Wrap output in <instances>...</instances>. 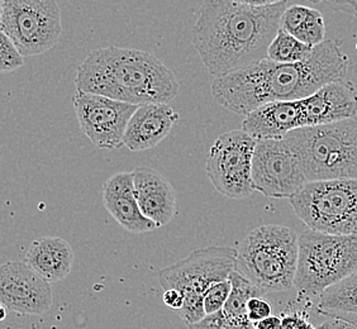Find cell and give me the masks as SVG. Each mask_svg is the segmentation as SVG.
Returning a JSON list of instances; mask_svg holds the SVG:
<instances>
[{
    "label": "cell",
    "instance_id": "obj_1",
    "mask_svg": "<svg viewBox=\"0 0 357 329\" xmlns=\"http://www.w3.org/2000/svg\"><path fill=\"white\" fill-rule=\"evenodd\" d=\"M347 71L349 57L336 41L326 40L304 61L284 63L266 57L215 77L211 90L220 107L248 116L270 102L303 99L328 82L344 80Z\"/></svg>",
    "mask_w": 357,
    "mask_h": 329
},
{
    "label": "cell",
    "instance_id": "obj_2",
    "mask_svg": "<svg viewBox=\"0 0 357 329\" xmlns=\"http://www.w3.org/2000/svg\"><path fill=\"white\" fill-rule=\"evenodd\" d=\"M288 0L252 7L237 0H206L192 28V43L211 75H226L268 57Z\"/></svg>",
    "mask_w": 357,
    "mask_h": 329
},
{
    "label": "cell",
    "instance_id": "obj_3",
    "mask_svg": "<svg viewBox=\"0 0 357 329\" xmlns=\"http://www.w3.org/2000/svg\"><path fill=\"white\" fill-rule=\"evenodd\" d=\"M76 89L127 103H170L180 93L175 74L156 56L135 48H98L76 70Z\"/></svg>",
    "mask_w": 357,
    "mask_h": 329
},
{
    "label": "cell",
    "instance_id": "obj_4",
    "mask_svg": "<svg viewBox=\"0 0 357 329\" xmlns=\"http://www.w3.org/2000/svg\"><path fill=\"white\" fill-rule=\"evenodd\" d=\"M299 237L289 227H257L237 247L236 270L264 293L294 288Z\"/></svg>",
    "mask_w": 357,
    "mask_h": 329
},
{
    "label": "cell",
    "instance_id": "obj_5",
    "mask_svg": "<svg viewBox=\"0 0 357 329\" xmlns=\"http://www.w3.org/2000/svg\"><path fill=\"white\" fill-rule=\"evenodd\" d=\"M284 137L301 158L308 181L357 178V116L301 127Z\"/></svg>",
    "mask_w": 357,
    "mask_h": 329
},
{
    "label": "cell",
    "instance_id": "obj_6",
    "mask_svg": "<svg viewBox=\"0 0 357 329\" xmlns=\"http://www.w3.org/2000/svg\"><path fill=\"white\" fill-rule=\"evenodd\" d=\"M237 248L209 246L192 251L178 262L158 271L164 289H178L184 294V305L178 312L188 327L206 316L204 295L214 282L229 277L236 270Z\"/></svg>",
    "mask_w": 357,
    "mask_h": 329
},
{
    "label": "cell",
    "instance_id": "obj_7",
    "mask_svg": "<svg viewBox=\"0 0 357 329\" xmlns=\"http://www.w3.org/2000/svg\"><path fill=\"white\" fill-rule=\"evenodd\" d=\"M357 271V234H328L308 229L299 236L294 288L299 296L321 295L324 289Z\"/></svg>",
    "mask_w": 357,
    "mask_h": 329
},
{
    "label": "cell",
    "instance_id": "obj_8",
    "mask_svg": "<svg viewBox=\"0 0 357 329\" xmlns=\"http://www.w3.org/2000/svg\"><path fill=\"white\" fill-rule=\"evenodd\" d=\"M310 229L328 234H357V178L310 180L289 198Z\"/></svg>",
    "mask_w": 357,
    "mask_h": 329
},
{
    "label": "cell",
    "instance_id": "obj_9",
    "mask_svg": "<svg viewBox=\"0 0 357 329\" xmlns=\"http://www.w3.org/2000/svg\"><path fill=\"white\" fill-rule=\"evenodd\" d=\"M0 28L24 57L42 55L61 37V10L56 0H1Z\"/></svg>",
    "mask_w": 357,
    "mask_h": 329
},
{
    "label": "cell",
    "instance_id": "obj_10",
    "mask_svg": "<svg viewBox=\"0 0 357 329\" xmlns=\"http://www.w3.org/2000/svg\"><path fill=\"white\" fill-rule=\"evenodd\" d=\"M257 139L243 130L222 133L206 158V171L214 189L228 199L252 195V162Z\"/></svg>",
    "mask_w": 357,
    "mask_h": 329
},
{
    "label": "cell",
    "instance_id": "obj_11",
    "mask_svg": "<svg viewBox=\"0 0 357 329\" xmlns=\"http://www.w3.org/2000/svg\"><path fill=\"white\" fill-rule=\"evenodd\" d=\"M255 190L270 199H289L308 178L301 158L288 139H259L252 162Z\"/></svg>",
    "mask_w": 357,
    "mask_h": 329
},
{
    "label": "cell",
    "instance_id": "obj_12",
    "mask_svg": "<svg viewBox=\"0 0 357 329\" xmlns=\"http://www.w3.org/2000/svg\"><path fill=\"white\" fill-rule=\"evenodd\" d=\"M73 105L80 130L103 150H118L124 146L127 125L138 108L137 104L77 89Z\"/></svg>",
    "mask_w": 357,
    "mask_h": 329
},
{
    "label": "cell",
    "instance_id": "obj_13",
    "mask_svg": "<svg viewBox=\"0 0 357 329\" xmlns=\"http://www.w3.org/2000/svg\"><path fill=\"white\" fill-rule=\"evenodd\" d=\"M0 304L22 316H42L52 305L51 282L26 261H9L0 266Z\"/></svg>",
    "mask_w": 357,
    "mask_h": 329
},
{
    "label": "cell",
    "instance_id": "obj_14",
    "mask_svg": "<svg viewBox=\"0 0 357 329\" xmlns=\"http://www.w3.org/2000/svg\"><path fill=\"white\" fill-rule=\"evenodd\" d=\"M301 102L304 127L335 123L357 116V89L346 79L326 84Z\"/></svg>",
    "mask_w": 357,
    "mask_h": 329
},
{
    "label": "cell",
    "instance_id": "obj_15",
    "mask_svg": "<svg viewBox=\"0 0 357 329\" xmlns=\"http://www.w3.org/2000/svg\"><path fill=\"white\" fill-rule=\"evenodd\" d=\"M103 204L119 226L131 234H146L158 229L155 222L144 215L135 192L133 171H122L110 176L103 185Z\"/></svg>",
    "mask_w": 357,
    "mask_h": 329
},
{
    "label": "cell",
    "instance_id": "obj_16",
    "mask_svg": "<svg viewBox=\"0 0 357 329\" xmlns=\"http://www.w3.org/2000/svg\"><path fill=\"white\" fill-rule=\"evenodd\" d=\"M178 114L169 103L138 105L124 135V146L130 151H147L161 144L178 121Z\"/></svg>",
    "mask_w": 357,
    "mask_h": 329
},
{
    "label": "cell",
    "instance_id": "obj_17",
    "mask_svg": "<svg viewBox=\"0 0 357 329\" xmlns=\"http://www.w3.org/2000/svg\"><path fill=\"white\" fill-rule=\"evenodd\" d=\"M135 192L141 211L160 227L172 222L176 214V192L160 172L147 166L133 170Z\"/></svg>",
    "mask_w": 357,
    "mask_h": 329
},
{
    "label": "cell",
    "instance_id": "obj_18",
    "mask_svg": "<svg viewBox=\"0 0 357 329\" xmlns=\"http://www.w3.org/2000/svg\"><path fill=\"white\" fill-rule=\"evenodd\" d=\"M301 127H304L301 99L264 104L245 116L242 122V128L257 141L282 138L289 132Z\"/></svg>",
    "mask_w": 357,
    "mask_h": 329
},
{
    "label": "cell",
    "instance_id": "obj_19",
    "mask_svg": "<svg viewBox=\"0 0 357 329\" xmlns=\"http://www.w3.org/2000/svg\"><path fill=\"white\" fill-rule=\"evenodd\" d=\"M229 279L232 289L225 307L213 314H206L189 328H255L248 319V304L251 298L265 293L237 270L231 273Z\"/></svg>",
    "mask_w": 357,
    "mask_h": 329
},
{
    "label": "cell",
    "instance_id": "obj_20",
    "mask_svg": "<svg viewBox=\"0 0 357 329\" xmlns=\"http://www.w3.org/2000/svg\"><path fill=\"white\" fill-rule=\"evenodd\" d=\"M75 254L61 237H42L31 243L24 261L48 282H59L71 273Z\"/></svg>",
    "mask_w": 357,
    "mask_h": 329
},
{
    "label": "cell",
    "instance_id": "obj_21",
    "mask_svg": "<svg viewBox=\"0 0 357 329\" xmlns=\"http://www.w3.org/2000/svg\"><path fill=\"white\" fill-rule=\"evenodd\" d=\"M317 310L324 316L341 318L357 328V271L324 289Z\"/></svg>",
    "mask_w": 357,
    "mask_h": 329
},
{
    "label": "cell",
    "instance_id": "obj_22",
    "mask_svg": "<svg viewBox=\"0 0 357 329\" xmlns=\"http://www.w3.org/2000/svg\"><path fill=\"white\" fill-rule=\"evenodd\" d=\"M280 28L313 47L326 41L324 17L316 8L289 6L282 13Z\"/></svg>",
    "mask_w": 357,
    "mask_h": 329
},
{
    "label": "cell",
    "instance_id": "obj_23",
    "mask_svg": "<svg viewBox=\"0 0 357 329\" xmlns=\"http://www.w3.org/2000/svg\"><path fill=\"white\" fill-rule=\"evenodd\" d=\"M313 49V46L298 40L280 28L268 46V59L284 63L301 62L310 59Z\"/></svg>",
    "mask_w": 357,
    "mask_h": 329
},
{
    "label": "cell",
    "instance_id": "obj_24",
    "mask_svg": "<svg viewBox=\"0 0 357 329\" xmlns=\"http://www.w3.org/2000/svg\"><path fill=\"white\" fill-rule=\"evenodd\" d=\"M23 57L12 38L0 31V71L6 74L21 69L24 65Z\"/></svg>",
    "mask_w": 357,
    "mask_h": 329
},
{
    "label": "cell",
    "instance_id": "obj_25",
    "mask_svg": "<svg viewBox=\"0 0 357 329\" xmlns=\"http://www.w3.org/2000/svg\"><path fill=\"white\" fill-rule=\"evenodd\" d=\"M232 282L229 277L225 280L214 282L211 288L206 290L204 295V309L206 314H213L225 307L228 296L231 294Z\"/></svg>",
    "mask_w": 357,
    "mask_h": 329
},
{
    "label": "cell",
    "instance_id": "obj_26",
    "mask_svg": "<svg viewBox=\"0 0 357 329\" xmlns=\"http://www.w3.org/2000/svg\"><path fill=\"white\" fill-rule=\"evenodd\" d=\"M282 328H316L310 322V314L305 309L285 308L282 313Z\"/></svg>",
    "mask_w": 357,
    "mask_h": 329
},
{
    "label": "cell",
    "instance_id": "obj_27",
    "mask_svg": "<svg viewBox=\"0 0 357 329\" xmlns=\"http://www.w3.org/2000/svg\"><path fill=\"white\" fill-rule=\"evenodd\" d=\"M248 319L254 323L255 326L256 323L260 322L262 319L273 316V308H271L270 303L262 298V295H259V296H254L250 299L248 304Z\"/></svg>",
    "mask_w": 357,
    "mask_h": 329
},
{
    "label": "cell",
    "instance_id": "obj_28",
    "mask_svg": "<svg viewBox=\"0 0 357 329\" xmlns=\"http://www.w3.org/2000/svg\"><path fill=\"white\" fill-rule=\"evenodd\" d=\"M162 302L167 308L178 313V310L184 305V294L178 289H165V291L162 294Z\"/></svg>",
    "mask_w": 357,
    "mask_h": 329
},
{
    "label": "cell",
    "instance_id": "obj_29",
    "mask_svg": "<svg viewBox=\"0 0 357 329\" xmlns=\"http://www.w3.org/2000/svg\"><path fill=\"white\" fill-rule=\"evenodd\" d=\"M327 319L319 326V328L336 329V328H355L351 323L346 322L337 316H326Z\"/></svg>",
    "mask_w": 357,
    "mask_h": 329
},
{
    "label": "cell",
    "instance_id": "obj_30",
    "mask_svg": "<svg viewBox=\"0 0 357 329\" xmlns=\"http://www.w3.org/2000/svg\"><path fill=\"white\" fill-rule=\"evenodd\" d=\"M255 328L257 329H278L282 328V316H270L260 322L255 324Z\"/></svg>",
    "mask_w": 357,
    "mask_h": 329
},
{
    "label": "cell",
    "instance_id": "obj_31",
    "mask_svg": "<svg viewBox=\"0 0 357 329\" xmlns=\"http://www.w3.org/2000/svg\"><path fill=\"white\" fill-rule=\"evenodd\" d=\"M331 3H333L335 6H337L338 9L352 14V15H355L357 18V0H332Z\"/></svg>",
    "mask_w": 357,
    "mask_h": 329
},
{
    "label": "cell",
    "instance_id": "obj_32",
    "mask_svg": "<svg viewBox=\"0 0 357 329\" xmlns=\"http://www.w3.org/2000/svg\"><path fill=\"white\" fill-rule=\"evenodd\" d=\"M237 1L248 4V6H252V7H266V6H274L278 3H282L285 0H237Z\"/></svg>",
    "mask_w": 357,
    "mask_h": 329
},
{
    "label": "cell",
    "instance_id": "obj_33",
    "mask_svg": "<svg viewBox=\"0 0 357 329\" xmlns=\"http://www.w3.org/2000/svg\"><path fill=\"white\" fill-rule=\"evenodd\" d=\"M310 3H314V4H318V3H331L332 0H308Z\"/></svg>",
    "mask_w": 357,
    "mask_h": 329
}]
</instances>
